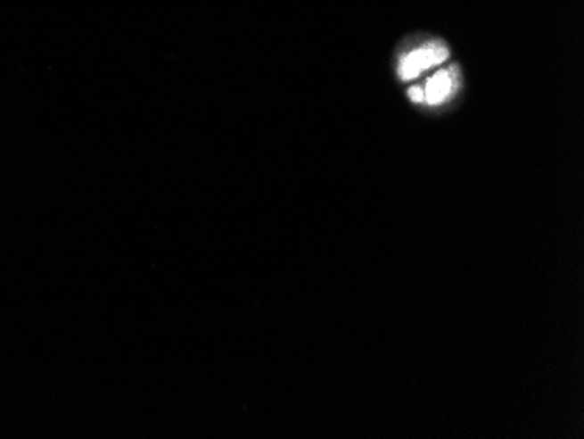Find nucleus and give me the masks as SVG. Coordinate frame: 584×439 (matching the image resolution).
<instances>
[{"label":"nucleus","instance_id":"f03ea898","mask_svg":"<svg viewBox=\"0 0 584 439\" xmlns=\"http://www.w3.org/2000/svg\"><path fill=\"white\" fill-rule=\"evenodd\" d=\"M455 74L443 70L438 72L429 83L427 88L424 91V100H427L429 104H441L445 98H448L449 95L455 89Z\"/></svg>","mask_w":584,"mask_h":439},{"label":"nucleus","instance_id":"f257e3e1","mask_svg":"<svg viewBox=\"0 0 584 439\" xmlns=\"http://www.w3.org/2000/svg\"><path fill=\"white\" fill-rule=\"evenodd\" d=\"M448 51L447 47L440 45H431L427 47H422V49H416L409 54H406L399 65V76L407 81V79H413L416 78L420 72H424L425 69L443 62L447 58Z\"/></svg>","mask_w":584,"mask_h":439},{"label":"nucleus","instance_id":"7ed1b4c3","mask_svg":"<svg viewBox=\"0 0 584 439\" xmlns=\"http://www.w3.org/2000/svg\"><path fill=\"white\" fill-rule=\"evenodd\" d=\"M407 93H409V98H411L413 102H424V89L415 87V88L409 89Z\"/></svg>","mask_w":584,"mask_h":439}]
</instances>
